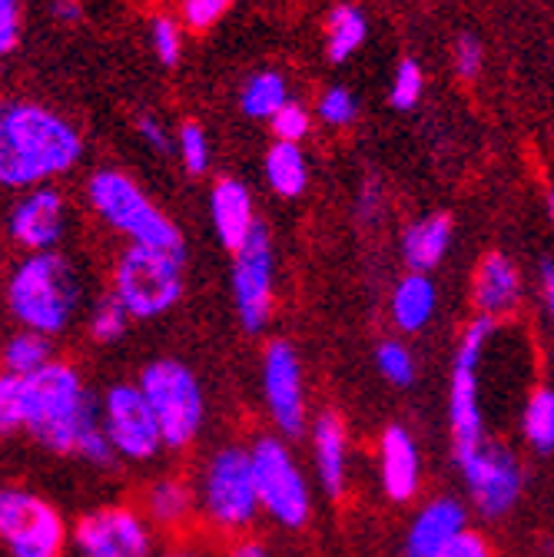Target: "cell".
I'll return each instance as SVG.
<instances>
[{
	"label": "cell",
	"mask_w": 554,
	"mask_h": 557,
	"mask_svg": "<svg viewBox=\"0 0 554 557\" xmlns=\"http://www.w3.org/2000/svg\"><path fill=\"white\" fill-rule=\"evenodd\" d=\"M21 382V432L30 435L44 451L77 458L94 468L116 465V451L103 432L100 395L90 392L84 372L53 359L47 369L17 379Z\"/></svg>",
	"instance_id": "obj_1"
},
{
	"label": "cell",
	"mask_w": 554,
	"mask_h": 557,
	"mask_svg": "<svg viewBox=\"0 0 554 557\" xmlns=\"http://www.w3.org/2000/svg\"><path fill=\"white\" fill-rule=\"evenodd\" d=\"M84 157L81 133L37 103H11L0 113V180L11 189L37 186L74 170Z\"/></svg>",
	"instance_id": "obj_2"
},
{
	"label": "cell",
	"mask_w": 554,
	"mask_h": 557,
	"mask_svg": "<svg viewBox=\"0 0 554 557\" xmlns=\"http://www.w3.org/2000/svg\"><path fill=\"white\" fill-rule=\"evenodd\" d=\"M8 312L17 329L63 335L84 312V278L63 252H27L8 275Z\"/></svg>",
	"instance_id": "obj_3"
},
{
	"label": "cell",
	"mask_w": 554,
	"mask_h": 557,
	"mask_svg": "<svg viewBox=\"0 0 554 557\" xmlns=\"http://www.w3.org/2000/svg\"><path fill=\"white\" fill-rule=\"evenodd\" d=\"M193 487H196L199 521L210 524L217 534L239 537L262 515L249 445L230 442L213 448L196 465Z\"/></svg>",
	"instance_id": "obj_4"
},
{
	"label": "cell",
	"mask_w": 554,
	"mask_h": 557,
	"mask_svg": "<svg viewBox=\"0 0 554 557\" xmlns=\"http://www.w3.org/2000/svg\"><path fill=\"white\" fill-rule=\"evenodd\" d=\"M110 293L126 306L133 322H153L173 312L186 293L183 252L130 246L116 256Z\"/></svg>",
	"instance_id": "obj_5"
},
{
	"label": "cell",
	"mask_w": 554,
	"mask_h": 557,
	"mask_svg": "<svg viewBox=\"0 0 554 557\" xmlns=\"http://www.w3.org/2000/svg\"><path fill=\"white\" fill-rule=\"evenodd\" d=\"M495 319L475 315L452 356V375H448V432H452V448L455 461L471 455L478 445H484V356L495 338Z\"/></svg>",
	"instance_id": "obj_6"
},
{
	"label": "cell",
	"mask_w": 554,
	"mask_h": 557,
	"mask_svg": "<svg viewBox=\"0 0 554 557\" xmlns=\"http://www.w3.org/2000/svg\"><path fill=\"white\" fill-rule=\"evenodd\" d=\"M87 199H90L94 213L113 233L130 239V246H153V249L183 252L180 230L126 173H120V170L94 173L90 186H87Z\"/></svg>",
	"instance_id": "obj_7"
},
{
	"label": "cell",
	"mask_w": 554,
	"mask_h": 557,
	"mask_svg": "<svg viewBox=\"0 0 554 557\" xmlns=\"http://www.w3.org/2000/svg\"><path fill=\"white\" fill-rule=\"evenodd\" d=\"M140 388L157 414L167 438V451H186L196 445L206 425V392L196 372L180 359H153L140 372Z\"/></svg>",
	"instance_id": "obj_8"
},
{
	"label": "cell",
	"mask_w": 554,
	"mask_h": 557,
	"mask_svg": "<svg viewBox=\"0 0 554 557\" xmlns=\"http://www.w3.org/2000/svg\"><path fill=\"white\" fill-rule=\"evenodd\" d=\"M253 471L262 515L286 531H299L312 518V484L283 435H259L253 445Z\"/></svg>",
	"instance_id": "obj_9"
},
{
	"label": "cell",
	"mask_w": 554,
	"mask_h": 557,
	"mask_svg": "<svg viewBox=\"0 0 554 557\" xmlns=\"http://www.w3.org/2000/svg\"><path fill=\"white\" fill-rule=\"evenodd\" d=\"M0 541L8 557H66L74 531L63 515L30 487H4L0 495Z\"/></svg>",
	"instance_id": "obj_10"
},
{
	"label": "cell",
	"mask_w": 554,
	"mask_h": 557,
	"mask_svg": "<svg viewBox=\"0 0 554 557\" xmlns=\"http://www.w3.org/2000/svg\"><path fill=\"white\" fill-rule=\"evenodd\" d=\"M103 432L120 461L150 465L167 451L163 429L140 388V382H113L100 395Z\"/></svg>",
	"instance_id": "obj_11"
},
{
	"label": "cell",
	"mask_w": 554,
	"mask_h": 557,
	"mask_svg": "<svg viewBox=\"0 0 554 557\" xmlns=\"http://www.w3.org/2000/svg\"><path fill=\"white\" fill-rule=\"evenodd\" d=\"M458 471L465 495L481 518H505L521 502L528 484L521 458L498 442H484L471 455L458 458Z\"/></svg>",
	"instance_id": "obj_12"
},
{
	"label": "cell",
	"mask_w": 554,
	"mask_h": 557,
	"mask_svg": "<svg viewBox=\"0 0 554 557\" xmlns=\"http://www.w3.org/2000/svg\"><path fill=\"white\" fill-rule=\"evenodd\" d=\"M233 312L249 335L266 332L275 306V249L269 230L259 223L256 233L233 252L230 265Z\"/></svg>",
	"instance_id": "obj_13"
},
{
	"label": "cell",
	"mask_w": 554,
	"mask_h": 557,
	"mask_svg": "<svg viewBox=\"0 0 554 557\" xmlns=\"http://www.w3.org/2000/svg\"><path fill=\"white\" fill-rule=\"evenodd\" d=\"M77 557H157V528L133 505H100L74 524Z\"/></svg>",
	"instance_id": "obj_14"
},
{
	"label": "cell",
	"mask_w": 554,
	"mask_h": 557,
	"mask_svg": "<svg viewBox=\"0 0 554 557\" xmlns=\"http://www.w3.org/2000/svg\"><path fill=\"white\" fill-rule=\"evenodd\" d=\"M259 382H262V405L272 418L275 432L283 438H299L309 425V405H306L303 362L293 342L272 338L262 348Z\"/></svg>",
	"instance_id": "obj_15"
},
{
	"label": "cell",
	"mask_w": 554,
	"mask_h": 557,
	"mask_svg": "<svg viewBox=\"0 0 554 557\" xmlns=\"http://www.w3.org/2000/svg\"><path fill=\"white\" fill-rule=\"evenodd\" d=\"M8 233L24 252H50L66 233V202L57 189L37 186L21 196L8 216Z\"/></svg>",
	"instance_id": "obj_16"
},
{
	"label": "cell",
	"mask_w": 554,
	"mask_h": 557,
	"mask_svg": "<svg viewBox=\"0 0 554 557\" xmlns=\"http://www.w3.org/2000/svg\"><path fill=\"white\" fill-rule=\"evenodd\" d=\"M379 484L392 505H408L422 487V451L405 425H389L379 438Z\"/></svg>",
	"instance_id": "obj_17"
},
{
	"label": "cell",
	"mask_w": 554,
	"mask_h": 557,
	"mask_svg": "<svg viewBox=\"0 0 554 557\" xmlns=\"http://www.w3.org/2000/svg\"><path fill=\"white\" fill-rule=\"evenodd\" d=\"M309 445H312L316 484L329 498H342L345 487H349V461H353L349 429H345L342 414L322 411L309 429Z\"/></svg>",
	"instance_id": "obj_18"
},
{
	"label": "cell",
	"mask_w": 554,
	"mask_h": 557,
	"mask_svg": "<svg viewBox=\"0 0 554 557\" xmlns=\"http://www.w3.org/2000/svg\"><path fill=\"white\" fill-rule=\"evenodd\" d=\"M461 531H468V508L458 498H432L408 521L405 557H439Z\"/></svg>",
	"instance_id": "obj_19"
},
{
	"label": "cell",
	"mask_w": 554,
	"mask_h": 557,
	"mask_svg": "<svg viewBox=\"0 0 554 557\" xmlns=\"http://www.w3.org/2000/svg\"><path fill=\"white\" fill-rule=\"evenodd\" d=\"M471 302L484 319H505L521 302V272L505 252H489L471 278Z\"/></svg>",
	"instance_id": "obj_20"
},
{
	"label": "cell",
	"mask_w": 554,
	"mask_h": 557,
	"mask_svg": "<svg viewBox=\"0 0 554 557\" xmlns=\"http://www.w3.org/2000/svg\"><path fill=\"white\" fill-rule=\"evenodd\" d=\"M210 220H213L217 239L230 252H236L256 233L259 220L253 209V196L239 180H230V176L217 180V186L210 193Z\"/></svg>",
	"instance_id": "obj_21"
},
{
	"label": "cell",
	"mask_w": 554,
	"mask_h": 557,
	"mask_svg": "<svg viewBox=\"0 0 554 557\" xmlns=\"http://www.w3.org/2000/svg\"><path fill=\"white\" fill-rule=\"evenodd\" d=\"M140 511L150 518L157 531H183L193 518H199L196 508V487L193 481L180 474H160L144 487Z\"/></svg>",
	"instance_id": "obj_22"
},
{
	"label": "cell",
	"mask_w": 554,
	"mask_h": 557,
	"mask_svg": "<svg viewBox=\"0 0 554 557\" xmlns=\"http://www.w3.org/2000/svg\"><path fill=\"white\" fill-rule=\"evenodd\" d=\"M439 306V293L429 272H405L392 286L389 296V319L402 335H419Z\"/></svg>",
	"instance_id": "obj_23"
},
{
	"label": "cell",
	"mask_w": 554,
	"mask_h": 557,
	"mask_svg": "<svg viewBox=\"0 0 554 557\" xmlns=\"http://www.w3.org/2000/svg\"><path fill=\"white\" fill-rule=\"evenodd\" d=\"M452 246V216L432 213L419 223H411L402 236V259L408 272H432Z\"/></svg>",
	"instance_id": "obj_24"
},
{
	"label": "cell",
	"mask_w": 554,
	"mask_h": 557,
	"mask_svg": "<svg viewBox=\"0 0 554 557\" xmlns=\"http://www.w3.org/2000/svg\"><path fill=\"white\" fill-rule=\"evenodd\" d=\"M4 372L8 375H17V379H27L40 369H47L53 359H57V345L50 335H40V332H30V329H14L8 338H4Z\"/></svg>",
	"instance_id": "obj_25"
},
{
	"label": "cell",
	"mask_w": 554,
	"mask_h": 557,
	"mask_svg": "<svg viewBox=\"0 0 554 557\" xmlns=\"http://www.w3.org/2000/svg\"><path fill=\"white\" fill-rule=\"evenodd\" d=\"M518 429L538 455H554V385H541L525 398Z\"/></svg>",
	"instance_id": "obj_26"
},
{
	"label": "cell",
	"mask_w": 554,
	"mask_h": 557,
	"mask_svg": "<svg viewBox=\"0 0 554 557\" xmlns=\"http://www.w3.org/2000/svg\"><path fill=\"white\" fill-rule=\"evenodd\" d=\"M266 180L269 186L293 199L306 193L309 183V170H306V157L299 150V144H286V139H275L272 150L266 153Z\"/></svg>",
	"instance_id": "obj_27"
},
{
	"label": "cell",
	"mask_w": 554,
	"mask_h": 557,
	"mask_svg": "<svg viewBox=\"0 0 554 557\" xmlns=\"http://www.w3.org/2000/svg\"><path fill=\"white\" fill-rule=\"evenodd\" d=\"M369 37V24L366 14L353 4H338L329 21H325V50L332 63L349 60Z\"/></svg>",
	"instance_id": "obj_28"
},
{
	"label": "cell",
	"mask_w": 554,
	"mask_h": 557,
	"mask_svg": "<svg viewBox=\"0 0 554 557\" xmlns=\"http://www.w3.org/2000/svg\"><path fill=\"white\" fill-rule=\"evenodd\" d=\"M286 103H290L286 81L280 74H272V70H262V74L249 77L246 87H243V94H239V107L253 120H262V116L272 120Z\"/></svg>",
	"instance_id": "obj_29"
},
{
	"label": "cell",
	"mask_w": 554,
	"mask_h": 557,
	"mask_svg": "<svg viewBox=\"0 0 554 557\" xmlns=\"http://www.w3.org/2000/svg\"><path fill=\"white\" fill-rule=\"evenodd\" d=\"M84 322H87V335H90L94 345H116V342L126 338L133 315L126 312V306L113 293H103L100 299L90 302Z\"/></svg>",
	"instance_id": "obj_30"
},
{
	"label": "cell",
	"mask_w": 554,
	"mask_h": 557,
	"mask_svg": "<svg viewBox=\"0 0 554 557\" xmlns=\"http://www.w3.org/2000/svg\"><path fill=\"white\" fill-rule=\"evenodd\" d=\"M376 369L392 388H408L419 379V362L402 338H382L376 345Z\"/></svg>",
	"instance_id": "obj_31"
},
{
	"label": "cell",
	"mask_w": 554,
	"mask_h": 557,
	"mask_svg": "<svg viewBox=\"0 0 554 557\" xmlns=\"http://www.w3.org/2000/svg\"><path fill=\"white\" fill-rule=\"evenodd\" d=\"M176 150H180V160L186 166V173L193 176H202L210 170V136L199 123H183L180 133H176Z\"/></svg>",
	"instance_id": "obj_32"
},
{
	"label": "cell",
	"mask_w": 554,
	"mask_h": 557,
	"mask_svg": "<svg viewBox=\"0 0 554 557\" xmlns=\"http://www.w3.org/2000/svg\"><path fill=\"white\" fill-rule=\"evenodd\" d=\"M426 90V77H422V66L415 60H402L395 66V77H392V90H389V103L395 110H411L415 103L422 100Z\"/></svg>",
	"instance_id": "obj_33"
},
{
	"label": "cell",
	"mask_w": 554,
	"mask_h": 557,
	"mask_svg": "<svg viewBox=\"0 0 554 557\" xmlns=\"http://www.w3.org/2000/svg\"><path fill=\"white\" fill-rule=\"evenodd\" d=\"M319 116H322L329 126H349V123H356V116H359V100L353 97V90L332 87V90H325L322 100H319Z\"/></svg>",
	"instance_id": "obj_34"
},
{
	"label": "cell",
	"mask_w": 554,
	"mask_h": 557,
	"mask_svg": "<svg viewBox=\"0 0 554 557\" xmlns=\"http://www.w3.org/2000/svg\"><path fill=\"white\" fill-rule=\"evenodd\" d=\"M150 47H153V53L160 57V63H167V66L180 63V53H183V34H180L176 21H170V17H157V21L150 24Z\"/></svg>",
	"instance_id": "obj_35"
},
{
	"label": "cell",
	"mask_w": 554,
	"mask_h": 557,
	"mask_svg": "<svg viewBox=\"0 0 554 557\" xmlns=\"http://www.w3.org/2000/svg\"><path fill=\"white\" fill-rule=\"evenodd\" d=\"M272 133H275V139H286V144H299V139L309 133V113H306V107H299V103H286L280 113L272 116Z\"/></svg>",
	"instance_id": "obj_36"
},
{
	"label": "cell",
	"mask_w": 554,
	"mask_h": 557,
	"mask_svg": "<svg viewBox=\"0 0 554 557\" xmlns=\"http://www.w3.org/2000/svg\"><path fill=\"white\" fill-rule=\"evenodd\" d=\"M230 8H233V0H183V21L193 30H206V27H213Z\"/></svg>",
	"instance_id": "obj_37"
},
{
	"label": "cell",
	"mask_w": 554,
	"mask_h": 557,
	"mask_svg": "<svg viewBox=\"0 0 554 557\" xmlns=\"http://www.w3.org/2000/svg\"><path fill=\"white\" fill-rule=\"evenodd\" d=\"M24 0H0V53H11L21 40Z\"/></svg>",
	"instance_id": "obj_38"
},
{
	"label": "cell",
	"mask_w": 554,
	"mask_h": 557,
	"mask_svg": "<svg viewBox=\"0 0 554 557\" xmlns=\"http://www.w3.org/2000/svg\"><path fill=\"white\" fill-rule=\"evenodd\" d=\"M439 557H495V550H492V541H489V537L468 528V531H461Z\"/></svg>",
	"instance_id": "obj_39"
},
{
	"label": "cell",
	"mask_w": 554,
	"mask_h": 557,
	"mask_svg": "<svg viewBox=\"0 0 554 557\" xmlns=\"http://www.w3.org/2000/svg\"><path fill=\"white\" fill-rule=\"evenodd\" d=\"M455 70L465 81H475L481 74V44L471 34L458 37V44H455Z\"/></svg>",
	"instance_id": "obj_40"
},
{
	"label": "cell",
	"mask_w": 554,
	"mask_h": 557,
	"mask_svg": "<svg viewBox=\"0 0 554 557\" xmlns=\"http://www.w3.org/2000/svg\"><path fill=\"white\" fill-rule=\"evenodd\" d=\"M136 133H140V136H144V144H147L150 150H157L160 157H170V153H173V136L167 133V126H163L157 116L144 113L140 120H136Z\"/></svg>",
	"instance_id": "obj_41"
},
{
	"label": "cell",
	"mask_w": 554,
	"mask_h": 557,
	"mask_svg": "<svg viewBox=\"0 0 554 557\" xmlns=\"http://www.w3.org/2000/svg\"><path fill=\"white\" fill-rule=\"evenodd\" d=\"M541 302H544V319L554 335V262H541Z\"/></svg>",
	"instance_id": "obj_42"
},
{
	"label": "cell",
	"mask_w": 554,
	"mask_h": 557,
	"mask_svg": "<svg viewBox=\"0 0 554 557\" xmlns=\"http://www.w3.org/2000/svg\"><path fill=\"white\" fill-rule=\"evenodd\" d=\"M157 557H213V554L206 550L202 544H196V541H173Z\"/></svg>",
	"instance_id": "obj_43"
},
{
	"label": "cell",
	"mask_w": 554,
	"mask_h": 557,
	"mask_svg": "<svg viewBox=\"0 0 554 557\" xmlns=\"http://www.w3.org/2000/svg\"><path fill=\"white\" fill-rule=\"evenodd\" d=\"M53 17L60 24H74L81 21V0H53Z\"/></svg>",
	"instance_id": "obj_44"
},
{
	"label": "cell",
	"mask_w": 554,
	"mask_h": 557,
	"mask_svg": "<svg viewBox=\"0 0 554 557\" xmlns=\"http://www.w3.org/2000/svg\"><path fill=\"white\" fill-rule=\"evenodd\" d=\"M379 199H382V196H379V186H376V183H369V186L362 189L359 213H362V216H379V206H382Z\"/></svg>",
	"instance_id": "obj_45"
},
{
	"label": "cell",
	"mask_w": 554,
	"mask_h": 557,
	"mask_svg": "<svg viewBox=\"0 0 554 557\" xmlns=\"http://www.w3.org/2000/svg\"><path fill=\"white\" fill-rule=\"evenodd\" d=\"M226 557H269V550H266L259 541H236V544L226 550Z\"/></svg>",
	"instance_id": "obj_46"
},
{
	"label": "cell",
	"mask_w": 554,
	"mask_h": 557,
	"mask_svg": "<svg viewBox=\"0 0 554 557\" xmlns=\"http://www.w3.org/2000/svg\"><path fill=\"white\" fill-rule=\"evenodd\" d=\"M547 213H551V226H554V193L547 196Z\"/></svg>",
	"instance_id": "obj_47"
}]
</instances>
